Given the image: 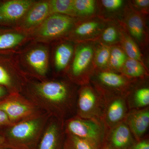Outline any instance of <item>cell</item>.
<instances>
[{
    "label": "cell",
    "mask_w": 149,
    "mask_h": 149,
    "mask_svg": "<svg viewBox=\"0 0 149 149\" xmlns=\"http://www.w3.org/2000/svg\"><path fill=\"white\" fill-rule=\"evenodd\" d=\"M52 14L49 1H41L36 3L30 8L24 17L22 26L29 29L42 24Z\"/></svg>",
    "instance_id": "cell-16"
},
{
    "label": "cell",
    "mask_w": 149,
    "mask_h": 149,
    "mask_svg": "<svg viewBox=\"0 0 149 149\" xmlns=\"http://www.w3.org/2000/svg\"><path fill=\"white\" fill-rule=\"evenodd\" d=\"M97 79L100 85L110 90L125 92L130 86V81L123 74L108 70H101L97 74Z\"/></svg>",
    "instance_id": "cell-14"
},
{
    "label": "cell",
    "mask_w": 149,
    "mask_h": 149,
    "mask_svg": "<svg viewBox=\"0 0 149 149\" xmlns=\"http://www.w3.org/2000/svg\"><path fill=\"white\" fill-rule=\"evenodd\" d=\"M100 149H114L113 148L109 145L108 143H105L104 142V143L103 144V145H102L101 148Z\"/></svg>",
    "instance_id": "cell-36"
},
{
    "label": "cell",
    "mask_w": 149,
    "mask_h": 149,
    "mask_svg": "<svg viewBox=\"0 0 149 149\" xmlns=\"http://www.w3.org/2000/svg\"><path fill=\"white\" fill-rule=\"evenodd\" d=\"M105 22L99 17L86 19L79 22L74 28L73 35L77 40L86 41L100 37L106 26Z\"/></svg>",
    "instance_id": "cell-11"
},
{
    "label": "cell",
    "mask_w": 149,
    "mask_h": 149,
    "mask_svg": "<svg viewBox=\"0 0 149 149\" xmlns=\"http://www.w3.org/2000/svg\"><path fill=\"white\" fill-rule=\"evenodd\" d=\"M27 61L31 68L38 75L44 76L47 72L49 57L47 51L44 47H37L30 51Z\"/></svg>",
    "instance_id": "cell-17"
},
{
    "label": "cell",
    "mask_w": 149,
    "mask_h": 149,
    "mask_svg": "<svg viewBox=\"0 0 149 149\" xmlns=\"http://www.w3.org/2000/svg\"><path fill=\"white\" fill-rule=\"evenodd\" d=\"M24 36L16 32L5 33L0 35V50L15 47L24 40Z\"/></svg>",
    "instance_id": "cell-27"
},
{
    "label": "cell",
    "mask_w": 149,
    "mask_h": 149,
    "mask_svg": "<svg viewBox=\"0 0 149 149\" xmlns=\"http://www.w3.org/2000/svg\"><path fill=\"white\" fill-rule=\"evenodd\" d=\"M125 120V123L129 127L134 138L137 141H140L148 128V108L133 110L128 113Z\"/></svg>",
    "instance_id": "cell-12"
},
{
    "label": "cell",
    "mask_w": 149,
    "mask_h": 149,
    "mask_svg": "<svg viewBox=\"0 0 149 149\" xmlns=\"http://www.w3.org/2000/svg\"><path fill=\"white\" fill-rule=\"evenodd\" d=\"M103 120L106 128H111L121 123L128 114V103L124 97L117 95L103 96Z\"/></svg>",
    "instance_id": "cell-8"
},
{
    "label": "cell",
    "mask_w": 149,
    "mask_h": 149,
    "mask_svg": "<svg viewBox=\"0 0 149 149\" xmlns=\"http://www.w3.org/2000/svg\"><path fill=\"white\" fill-rule=\"evenodd\" d=\"M133 137L128 125L123 122L111 129L107 143L114 149H127L134 143Z\"/></svg>",
    "instance_id": "cell-15"
},
{
    "label": "cell",
    "mask_w": 149,
    "mask_h": 149,
    "mask_svg": "<svg viewBox=\"0 0 149 149\" xmlns=\"http://www.w3.org/2000/svg\"><path fill=\"white\" fill-rule=\"evenodd\" d=\"M102 5L107 10L114 12L119 10L122 7L124 1L122 0H102Z\"/></svg>",
    "instance_id": "cell-30"
},
{
    "label": "cell",
    "mask_w": 149,
    "mask_h": 149,
    "mask_svg": "<svg viewBox=\"0 0 149 149\" xmlns=\"http://www.w3.org/2000/svg\"><path fill=\"white\" fill-rule=\"evenodd\" d=\"M51 116L47 113L6 128L4 135L7 147L14 149H37Z\"/></svg>",
    "instance_id": "cell-2"
},
{
    "label": "cell",
    "mask_w": 149,
    "mask_h": 149,
    "mask_svg": "<svg viewBox=\"0 0 149 149\" xmlns=\"http://www.w3.org/2000/svg\"><path fill=\"white\" fill-rule=\"evenodd\" d=\"M120 30L114 24L106 25L99 37L101 43L110 46L120 42Z\"/></svg>",
    "instance_id": "cell-25"
},
{
    "label": "cell",
    "mask_w": 149,
    "mask_h": 149,
    "mask_svg": "<svg viewBox=\"0 0 149 149\" xmlns=\"http://www.w3.org/2000/svg\"><path fill=\"white\" fill-rule=\"evenodd\" d=\"M65 133L87 140L100 149L104 142L106 127L101 120L74 115L65 120Z\"/></svg>",
    "instance_id": "cell-3"
},
{
    "label": "cell",
    "mask_w": 149,
    "mask_h": 149,
    "mask_svg": "<svg viewBox=\"0 0 149 149\" xmlns=\"http://www.w3.org/2000/svg\"><path fill=\"white\" fill-rule=\"evenodd\" d=\"M96 3L94 0H73L74 16L91 17L95 12Z\"/></svg>",
    "instance_id": "cell-21"
},
{
    "label": "cell",
    "mask_w": 149,
    "mask_h": 149,
    "mask_svg": "<svg viewBox=\"0 0 149 149\" xmlns=\"http://www.w3.org/2000/svg\"><path fill=\"white\" fill-rule=\"evenodd\" d=\"M73 48L67 43L61 44L56 49L55 53V66L57 71L61 72L66 68L72 58Z\"/></svg>",
    "instance_id": "cell-19"
},
{
    "label": "cell",
    "mask_w": 149,
    "mask_h": 149,
    "mask_svg": "<svg viewBox=\"0 0 149 149\" xmlns=\"http://www.w3.org/2000/svg\"><path fill=\"white\" fill-rule=\"evenodd\" d=\"M111 47L101 43L95 49L94 63L101 70L108 68Z\"/></svg>",
    "instance_id": "cell-22"
},
{
    "label": "cell",
    "mask_w": 149,
    "mask_h": 149,
    "mask_svg": "<svg viewBox=\"0 0 149 149\" xmlns=\"http://www.w3.org/2000/svg\"><path fill=\"white\" fill-rule=\"evenodd\" d=\"M0 110L6 114L12 124L46 113L29 99L19 93L10 94L1 101Z\"/></svg>",
    "instance_id": "cell-4"
},
{
    "label": "cell",
    "mask_w": 149,
    "mask_h": 149,
    "mask_svg": "<svg viewBox=\"0 0 149 149\" xmlns=\"http://www.w3.org/2000/svg\"><path fill=\"white\" fill-rule=\"evenodd\" d=\"M103 100L88 84L80 88L77 97L76 115L81 118L103 121Z\"/></svg>",
    "instance_id": "cell-5"
},
{
    "label": "cell",
    "mask_w": 149,
    "mask_h": 149,
    "mask_svg": "<svg viewBox=\"0 0 149 149\" xmlns=\"http://www.w3.org/2000/svg\"><path fill=\"white\" fill-rule=\"evenodd\" d=\"M64 121L50 118L37 149H63L65 134Z\"/></svg>",
    "instance_id": "cell-9"
},
{
    "label": "cell",
    "mask_w": 149,
    "mask_h": 149,
    "mask_svg": "<svg viewBox=\"0 0 149 149\" xmlns=\"http://www.w3.org/2000/svg\"><path fill=\"white\" fill-rule=\"evenodd\" d=\"M131 6L141 14L148 13L149 0H134L131 1Z\"/></svg>",
    "instance_id": "cell-31"
},
{
    "label": "cell",
    "mask_w": 149,
    "mask_h": 149,
    "mask_svg": "<svg viewBox=\"0 0 149 149\" xmlns=\"http://www.w3.org/2000/svg\"><path fill=\"white\" fill-rule=\"evenodd\" d=\"M74 25V19L72 17L52 14L37 29L36 36L47 40L58 38L70 31Z\"/></svg>",
    "instance_id": "cell-7"
},
{
    "label": "cell",
    "mask_w": 149,
    "mask_h": 149,
    "mask_svg": "<svg viewBox=\"0 0 149 149\" xmlns=\"http://www.w3.org/2000/svg\"><path fill=\"white\" fill-rule=\"evenodd\" d=\"M120 42L121 48L129 58L138 61L144 65L139 46L126 31L120 29Z\"/></svg>",
    "instance_id": "cell-18"
},
{
    "label": "cell",
    "mask_w": 149,
    "mask_h": 149,
    "mask_svg": "<svg viewBox=\"0 0 149 149\" xmlns=\"http://www.w3.org/2000/svg\"><path fill=\"white\" fill-rule=\"evenodd\" d=\"M9 95L6 89L0 85V99L5 98Z\"/></svg>",
    "instance_id": "cell-34"
},
{
    "label": "cell",
    "mask_w": 149,
    "mask_h": 149,
    "mask_svg": "<svg viewBox=\"0 0 149 149\" xmlns=\"http://www.w3.org/2000/svg\"><path fill=\"white\" fill-rule=\"evenodd\" d=\"M33 2L29 0H13L0 6V21L14 22L25 15Z\"/></svg>",
    "instance_id": "cell-13"
},
{
    "label": "cell",
    "mask_w": 149,
    "mask_h": 149,
    "mask_svg": "<svg viewBox=\"0 0 149 149\" xmlns=\"http://www.w3.org/2000/svg\"><path fill=\"white\" fill-rule=\"evenodd\" d=\"M49 2L52 14L74 16L73 0H52Z\"/></svg>",
    "instance_id": "cell-24"
},
{
    "label": "cell",
    "mask_w": 149,
    "mask_h": 149,
    "mask_svg": "<svg viewBox=\"0 0 149 149\" xmlns=\"http://www.w3.org/2000/svg\"><path fill=\"white\" fill-rule=\"evenodd\" d=\"M127 149H149V142L148 139L140 140L134 143Z\"/></svg>",
    "instance_id": "cell-32"
},
{
    "label": "cell",
    "mask_w": 149,
    "mask_h": 149,
    "mask_svg": "<svg viewBox=\"0 0 149 149\" xmlns=\"http://www.w3.org/2000/svg\"><path fill=\"white\" fill-rule=\"evenodd\" d=\"M63 149H100L87 140L65 133Z\"/></svg>",
    "instance_id": "cell-26"
},
{
    "label": "cell",
    "mask_w": 149,
    "mask_h": 149,
    "mask_svg": "<svg viewBox=\"0 0 149 149\" xmlns=\"http://www.w3.org/2000/svg\"><path fill=\"white\" fill-rule=\"evenodd\" d=\"M1 147H7V146H6L5 138L2 135L0 134V148Z\"/></svg>",
    "instance_id": "cell-35"
},
{
    "label": "cell",
    "mask_w": 149,
    "mask_h": 149,
    "mask_svg": "<svg viewBox=\"0 0 149 149\" xmlns=\"http://www.w3.org/2000/svg\"><path fill=\"white\" fill-rule=\"evenodd\" d=\"M12 125L6 114L0 110V130L2 128H6Z\"/></svg>",
    "instance_id": "cell-33"
},
{
    "label": "cell",
    "mask_w": 149,
    "mask_h": 149,
    "mask_svg": "<svg viewBox=\"0 0 149 149\" xmlns=\"http://www.w3.org/2000/svg\"><path fill=\"white\" fill-rule=\"evenodd\" d=\"M95 48L91 44L84 43L77 46L74 53L70 76L75 82L88 84L94 63Z\"/></svg>",
    "instance_id": "cell-6"
},
{
    "label": "cell",
    "mask_w": 149,
    "mask_h": 149,
    "mask_svg": "<svg viewBox=\"0 0 149 149\" xmlns=\"http://www.w3.org/2000/svg\"><path fill=\"white\" fill-rule=\"evenodd\" d=\"M0 149H14L11 148H7V147H1L0 148Z\"/></svg>",
    "instance_id": "cell-37"
},
{
    "label": "cell",
    "mask_w": 149,
    "mask_h": 149,
    "mask_svg": "<svg viewBox=\"0 0 149 149\" xmlns=\"http://www.w3.org/2000/svg\"><path fill=\"white\" fill-rule=\"evenodd\" d=\"M132 106L136 109L147 107L149 105V88L143 87L137 89L132 99Z\"/></svg>",
    "instance_id": "cell-28"
},
{
    "label": "cell",
    "mask_w": 149,
    "mask_h": 149,
    "mask_svg": "<svg viewBox=\"0 0 149 149\" xmlns=\"http://www.w3.org/2000/svg\"><path fill=\"white\" fill-rule=\"evenodd\" d=\"M125 11L124 23L129 35L137 44L144 46L148 43V37L143 16L130 6Z\"/></svg>",
    "instance_id": "cell-10"
},
{
    "label": "cell",
    "mask_w": 149,
    "mask_h": 149,
    "mask_svg": "<svg viewBox=\"0 0 149 149\" xmlns=\"http://www.w3.org/2000/svg\"><path fill=\"white\" fill-rule=\"evenodd\" d=\"M0 85H3L12 90V93H19L14 80L5 68L0 65Z\"/></svg>",
    "instance_id": "cell-29"
},
{
    "label": "cell",
    "mask_w": 149,
    "mask_h": 149,
    "mask_svg": "<svg viewBox=\"0 0 149 149\" xmlns=\"http://www.w3.org/2000/svg\"><path fill=\"white\" fill-rule=\"evenodd\" d=\"M75 95L64 81L47 80L33 83L25 97L51 117L64 121L76 115Z\"/></svg>",
    "instance_id": "cell-1"
},
{
    "label": "cell",
    "mask_w": 149,
    "mask_h": 149,
    "mask_svg": "<svg viewBox=\"0 0 149 149\" xmlns=\"http://www.w3.org/2000/svg\"><path fill=\"white\" fill-rule=\"evenodd\" d=\"M120 71L128 78H141L147 74L145 65L138 61L128 57Z\"/></svg>",
    "instance_id": "cell-20"
},
{
    "label": "cell",
    "mask_w": 149,
    "mask_h": 149,
    "mask_svg": "<svg viewBox=\"0 0 149 149\" xmlns=\"http://www.w3.org/2000/svg\"><path fill=\"white\" fill-rule=\"evenodd\" d=\"M127 58L128 57L121 47H111L108 68L110 70L120 71Z\"/></svg>",
    "instance_id": "cell-23"
}]
</instances>
